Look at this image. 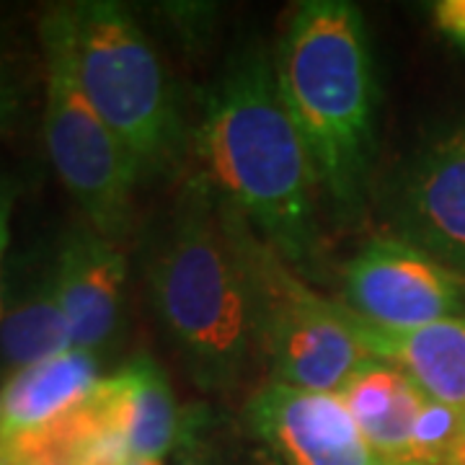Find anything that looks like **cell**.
Listing matches in <instances>:
<instances>
[{"instance_id": "19", "label": "cell", "mask_w": 465, "mask_h": 465, "mask_svg": "<svg viewBox=\"0 0 465 465\" xmlns=\"http://www.w3.org/2000/svg\"><path fill=\"white\" fill-rule=\"evenodd\" d=\"M434 29L465 54V0H437L430 5Z\"/></svg>"}, {"instance_id": "18", "label": "cell", "mask_w": 465, "mask_h": 465, "mask_svg": "<svg viewBox=\"0 0 465 465\" xmlns=\"http://www.w3.org/2000/svg\"><path fill=\"white\" fill-rule=\"evenodd\" d=\"M18 106H21V78H18L16 63L0 36V134L14 124Z\"/></svg>"}, {"instance_id": "6", "label": "cell", "mask_w": 465, "mask_h": 465, "mask_svg": "<svg viewBox=\"0 0 465 465\" xmlns=\"http://www.w3.org/2000/svg\"><path fill=\"white\" fill-rule=\"evenodd\" d=\"M39 39L47 78L45 143L52 166L85 223L119 246L133 231L134 186L143 182L137 163L81 91L54 5L39 21Z\"/></svg>"}, {"instance_id": "14", "label": "cell", "mask_w": 465, "mask_h": 465, "mask_svg": "<svg viewBox=\"0 0 465 465\" xmlns=\"http://www.w3.org/2000/svg\"><path fill=\"white\" fill-rule=\"evenodd\" d=\"M354 424L381 463L406 465L416 416L427 396L399 367L370 362L339 391Z\"/></svg>"}, {"instance_id": "22", "label": "cell", "mask_w": 465, "mask_h": 465, "mask_svg": "<svg viewBox=\"0 0 465 465\" xmlns=\"http://www.w3.org/2000/svg\"><path fill=\"white\" fill-rule=\"evenodd\" d=\"M124 465H163V460H127Z\"/></svg>"}, {"instance_id": "21", "label": "cell", "mask_w": 465, "mask_h": 465, "mask_svg": "<svg viewBox=\"0 0 465 465\" xmlns=\"http://www.w3.org/2000/svg\"><path fill=\"white\" fill-rule=\"evenodd\" d=\"M445 465H465V430L463 437H460V442H458V448L450 455V460Z\"/></svg>"}, {"instance_id": "4", "label": "cell", "mask_w": 465, "mask_h": 465, "mask_svg": "<svg viewBox=\"0 0 465 465\" xmlns=\"http://www.w3.org/2000/svg\"><path fill=\"white\" fill-rule=\"evenodd\" d=\"M81 91L133 155L140 179L171 173L192 133L179 91L137 18L112 0L54 5Z\"/></svg>"}, {"instance_id": "7", "label": "cell", "mask_w": 465, "mask_h": 465, "mask_svg": "<svg viewBox=\"0 0 465 465\" xmlns=\"http://www.w3.org/2000/svg\"><path fill=\"white\" fill-rule=\"evenodd\" d=\"M344 300L370 326L403 331L465 316V280L396 235H378L349 262Z\"/></svg>"}, {"instance_id": "15", "label": "cell", "mask_w": 465, "mask_h": 465, "mask_svg": "<svg viewBox=\"0 0 465 465\" xmlns=\"http://www.w3.org/2000/svg\"><path fill=\"white\" fill-rule=\"evenodd\" d=\"M73 349L65 311L52 266L26 295L0 318V360L8 370L47 362Z\"/></svg>"}, {"instance_id": "17", "label": "cell", "mask_w": 465, "mask_h": 465, "mask_svg": "<svg viewBox=\"0 0 465 465\" xmlns=\"http://www.w3.org/2000/svg\"><path fill=\"white\" fill-rule=\"evenodd\" d=\"M171 458L173 465H251L241 452L225 448L213 414L204 406L186 409L182 440Z\"/></svg>"}, {"instance_id": "11", "label": "cell", "mask_w": 465, "mask_h": 465, "mask_svg": "<svg viewBox=\"0 0 465 465\" xmlns=\"http://www.w3.org/2000/svg\"><path fill=\"white\" fill-rule=\"evenodd\" d=\"M106 430L122 440L130 460H163L173 455L186 411L179 409L163 367L150 354H134L94 388Z\"/></svg>"}, {"instance_id": "9", "label": "cell", "mask_w": 465, "mask_h": 465, "mask_svg": "<svg viewBox=\"0 0 465 465\" xmlns=\"http://www.w3.org/2000/svg\"><path fill=\"white\" fill-rule=\"evenodd\" d=\"M243 421L280 465L381 463L339 393L272 381L251 396Z\"/></svg>"}, {"instance_id": "23", "label": "cell", "mask_w": 465, "mask_h": 465, "mask_svg": "<svg viewBox=\"0 0 465 465\" xmlns=\"http://www.w3.org/2000/svg\"><path fill=\"white\" fill-rule=\"evenodd\" d=\"M0 427H3V391H0Z\"/></svg>"}, {"instance_id": "13", "label": "cell", "mask_w": 465, "mask_h": 465, "mask_svg": "<svg viewBox=\"0 0 465 465\" xmlns=\"http://www.w3.org/2000/svg\"><path fill=\"white\" fill-rule=\"evenodd\" d=\"M367 351L399 367L427 399L465 409V316L434 321L419 329H378L360 318Z\"/></svg>"}, {"instance_id": "16", "label": "cell", "mask_w": 465, "mask_h": 465, "mask_svg": "<svg viewBox=\"0 0 465 465\" xmlns=\"http://www.w3.org/2000/svg\"><path fill=\"white\" fill-rule=\"evenodd\" d=\"M465 430V409L427 399L416 416L406 465H445Z\"/></svg>"}, {"instance_id": "25", "label": "cell", "mask_w": 465, "mask_h": 465, "mask_svg": "<svg viewBox=\"0 0 465 465\" xmlns=\"http://www.w3.org/2000/svg\"><path fill=\"white\" fill-rule=\"evenodd\" d=\"M378 465H393V463H378Z\"/></svg>"}, {"instance_id": "5", "label": "cell", "mask_w": 465, "mask_h": 465, "mask_svg": "<svg viewBox=\"0 0 465 465\" xmlns=\"http://www.w3.org/2000/svg\"><path fill=\"white\" fill-rule=\"evenodd\" d=\"M223 207L249 269L262 362L274 382L339 393L375 362L362 344L360 318L344 302L318 295L228 202Z\"/></svg>"}, {"instance_id": "8", "label": "cell", "mask_w": 465, "mask_h": 465, "mask_svg": "<svg viewBox=\"0 0 465 465\" xmlns=\"http://www.w3.org/2000/svg\"><path fill=\"white\" fill-rule=\"evenodd\" d=\"M393 235L465 280V119L427 134L391 194Z\"/></svg>"}, {"instance_id": "20", "label": "cell", "mask_w": 465, "mask_h": 465, "mask_svg": "<svg viewBox=\"0 0 465 465\" xmlns=\"http://www.w3.org/2000/svg\"><path fill=\"white\" fill-rule=\"evenodd\" d=\"M16 194V179L0 173V318H3V256L8 249V238H11V215H14Z\"/></svg>"}, {"instance_id": "1", "label": "cell", "mask_w": 465, "mask_h": 465, "mask_svg": "<svg viewBox=\"0 0 465 465\" xmlns=\"http://www.w3.org/2000/svg\"><path fill=\"white\" fill-rule=\"evenodd\" d=\"M200 176L302 280L323 269L318 176L262 45L238 50L204 94L192 130Z\"/></svg>"}, {"instance_id": "2", "label": "cell", "mask_w": 465, "mask_h": 465, "mask_svg": "<svg viewBox=\"0 0 465 465\" xmlns=\"http://www.w3.org/2000/svg\"><path fill=\"white\" fill-rule=\"evenodd\" d=\"M274 75L321 192L339 220L357 223L378 153V85L362 11L347 0L300 3L274 52Z\"/></svg>"}, {"instance_id": "3", "label": "cell", "mask_w": 465, "mask_h": 465, "mask_svg": "<svg viewBox=\"0 0 465 465\" xmlns=\"http://www.w3.org/2000/svg\"><path fill=\"white\" fill-rule=\"evenodd\" d=\"M150 287L202 391H232L262 362L249 269L223 202L200 173L183 183L150 266Z\"/></svg>"}, {"instance_id": "10", "label": "cell", "mask_w": 465, "mask_h": 465, "mask_svg": "<svg viewBox=\"0 0 465 465\" xmlns=\"http://www.w3.org/2000/svg\"><path fill=\"white\" fill-rule=\"evenodd\" d=\"M57 295L65 311L73 349L99 351L114 339L122 318L127 259L88 223L63 235L52 262Z\"/></svg>"}, {"instance_id": "24", "label": "cell", "mask_w": 465, "mask_h": 465, "mask_svg": "<svg viewBox=\"0 0 465 465\" xmlns=\"http://www.w3.org/2000/svg\"><path fill=\"white\" fill-rule=\"evenodd\" d=\"M0 465H8V460H5V458H3V455H0Z\"/></svg>"}, {"instance_id": "12", "label": "cell", "mask_w": 465, "mask_h": 465, "mask_svg": "<svg viewBox=\"0 0 465 465\" xmlns=\"http://www.w3.org/2000/svg\"><path fill=\"white\" fill-rule=\"evenodd\" d=\"M99 382V354L88 349H70L47 362L11 372L3 388L0 445L52 430L75 411Z\"/></svg>"}]
</instances>
